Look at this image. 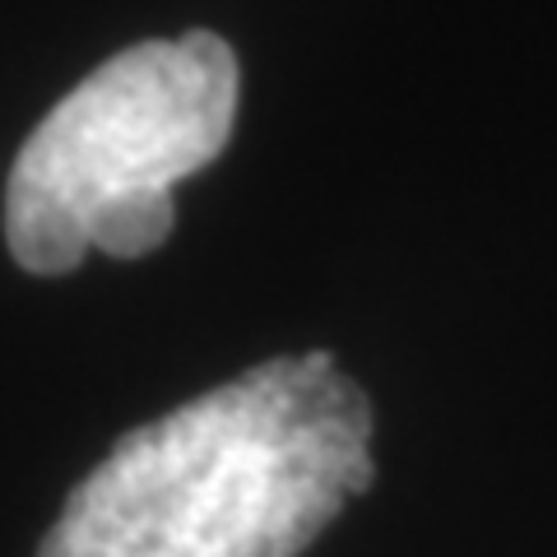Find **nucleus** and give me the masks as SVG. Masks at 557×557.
Returning a JSON list of instances; mask_svg holds the SVG:
<instances>
[{
  "instance_id": "nucleus-1",
  "label": "nucleus",
  "mask_w": 557,
  "mask_h": 557,
  "mask_svg": "<svg viewBox=\"0 0 557 557\" xmlns=\"http://www.w3.org/2000/svg\"><path fill=\"white\" fill-rule=\"evenodd\" d=\"M372 399L330 354H278L131 428L38 557H302L376 479Z\"/></svg>"
},
{
  "instance_id": "nucleus-2",
  "label": "nucleus",
  "mask_w": 557,
  "mask_h": 557,
  "mask_svg": "<svg viewBox=\"0 0 557 557\" xmlns=\"http://www.w3.org/2000/svg\"><path fill=\"white\" fill-rule=\"evenodd\" d=\"M242 70L209 28L116 51L24 139L5 182V247L28 274L135 260L177 228V186L223 153Z\"/></svg>"
}]
</instances>
